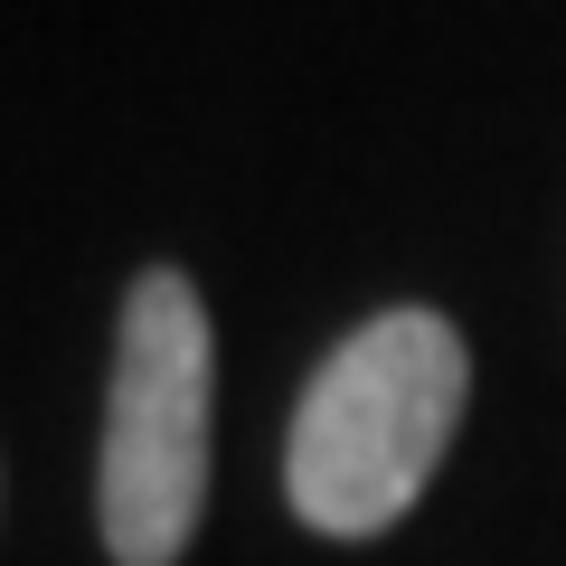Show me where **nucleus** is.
I'll list each match as a JSON object with an SVG mask.
<instances>
[{"instance_id": "obj_1", "label": "nucleus", "mask_w": 566, "mask_h": 566, "mask_svg": "<svg viewBox=\"0 0 566 566\" xmlns=\"http://www.w3.org/2000/svg\"><path fill=\"white\" fill-rule=\"evenodd\" d=\"M472 397V349L444 312L397 303L312 368L283 434V501L322 538H378L424 501Z\"/></svg>"}, {"instance_id": "obj_2", "label": "nucleus", "mask_w": 566, "mask_h": 566, "mask_svg": "<svg viewBox=\"0 0 566 566\" xmlns=\"http://www.w3.org/2000/svg\"><path fill=\"white\" fill-rule=\"evenodd\" d=\"M208 397H218V331L180 264H151L114 322L95 453V528L114 566H180L208 510Z\"/></svg>"}]
</instances>
